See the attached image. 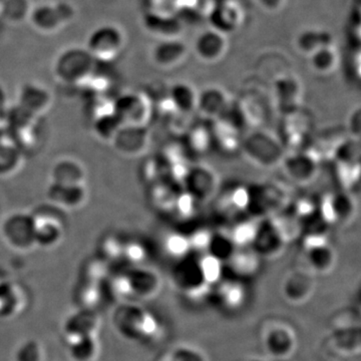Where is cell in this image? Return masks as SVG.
<instances>
[{"mask_svg":"<svg viewBox=\"0 0 361 361\" xmlns=\"http://www.w3.org/2000/svg\"><path fill=\"white\" fill-rule=\"evenodd\" d=\"M97 68V59L84 47H70L54 63V75L71 87H87Z\"/></svg>","mask_w":361,"mask_h":361,"instance_id":"6da1fadb","label":"cell"},{"mask_svg":"<svg viewBox=\"0 0 361 361\" xmlns=\"http://www.w3.org/2000/svg\"><path fill=\"white\" fill-rule=\"evenodd\" d=\"M58 207L44 205L32 212L35 226L37 247L54 248L63 241L66 233V219Z\"/></svg>","mask_w":361,"mask_h":361,"instance_id":"7a4b0ae2","label":"cell"},{"mask_svg":"<svg viewBox=\"0 0 361 361\" xmlns=\"http://www.w3.org/2000/svg\"><path fill=\"white\" fill-rule=\"evenodd\" d=\"M114 114L121 126L147 127L153 114V103L145 92H128L114 101Z\"/></svg>","mask_w":361,"mask_h":361,"instance_id":"3957f363","label":"cell"},{"mask_svg":"<svg viewBox=\"0 0 361 361\" xmlns=\"http://www.w3.org/2000/svg\"><path fill=\"white\" fill-rule=\"evenodd\" d=\"M0 231L4 241L14 250L27 252L37 247L35 219L32 213L18 211L6 216Z\"/></svg>","mask_w":361,"mask_h":361,"instance_id":"277c9868","label":"cell"},{"mask_svg":"<svg viewBox=\"0 0 361 361\" xmlns=\"http://www.w3.org/2000/svg\"><path fill=\"white\" fill-rule=\"evenodd\" d=\"M125 45V35L118 26L104 25L96 28L87 40V51L97 63H111L118 58Z\"/></svg>","mask_w":361,"mask_h":361,"instance_id":"5b68a950","label":"cell"},{"mask_svg":"<svg viewBox=\"0 0 361 361\" xmlns=\"http://www.w3.org/2000/svg\"><path fill=\"white\" fill-rule=\"evenodd\" d=\"M244 154L254 163L264 167L277 165L282 160V145L267 133L248 135L243 142Z\"/></svg>","mask_w":361,"mask_h":361,"instance_id":"8992f818","label":"cell"},{"mask_svg":"<svg viewBox=\"0 0 361 361\" xmlns=\"http://www.w3.org/2000/svg\"><path fill=\"white\" fill-rule=\"evenodd\" d=\"M30 18L39 32L51 33L73 20V8L68 4H44L32 9Z\"/></svg>","mask_w":361,"mask_h":361,"instance_id":"52a82bcc","label":"cell"},{"mask_svg":"<svg viewBox=\"0 0 361 361\" xmlns=\"http://www.w3.org/2000/svg\"><path fill=\"white\" fill-rule=\"evenodd\" d=\"M149 135L147 127H127L121 126L111 146L118 154L123 156L135 157L141 155L148 149Z\"/></svg>","mask_w":361,"mask_h":361,"instance_id":"ba28073f","label":"cell"},{"mask_svg":"<svg viewBox=\"0 0 361 361\" xmlns=\"http://www.w3.org/2000/svg\"><path fill=\"white\" fill-rule=\"evenodd\" d=\"M52 102L49 90L37 82H26L18 92V106L37 118L49 113Z\"/></svg>","mask_w":361,"mask_h":361,"instance_id":"9c48e42d","label":"cell"},{"mask_svg":"<svg viewBox=\"0 0 361 361\" xmlns=\"http://www.w3.org/2000/svg\"><path fill=\"white\" fill-rule=\"evenodd\" d=\"M49 203L63 211H75L82 208L89 199L87 185L66 186L51 183L47 189Z\"/></svg>","mask_w":361,"mask_h":361,"instance_id":"30bf717a","label":"cell"},{"mask_svg":"<svg viewBox=\"0 0 361 361\" xmlns=\"http://www.w3.org/2000/svg\"><path fill=\"white\" fill-rule=\"evenodd\" d=\"M87 173L82 161L73 158L56 161L51 170V183L66 186L87 185Z\"/></svg>","mask_w":361,"mask_h":361,"instance_id":"8fae6325","label":"cell"},{"mask_svg":"<svg viewBox=\"0 0 361 361\" xmlns=\"http://www.w3.org/2000/svg\"><path fill=\"white\" fill-rule=\"evenodd\" d=\"M226 49V35L213 28L202 32L195 42V51L197 56L207 63L219 61L224 56Z\"/></svg>","mask_w":361,"mask_h":361,"instance_id":"7c38bea8","label":"cell"},{"mask_svg":"<svg viewBox=\"0 0 361 361\" xmlns=\"http://www.w3.org/2000/svg\"><path fill=\"white\" fill-rule=\"evenodd\" d=\"M241 18L239 7L228 0L216 4L209 11V20L212 25L211 28L225 35L238 27Z\"/></svg>","mask_w":361,"mask_h":361,"instance_id":"4fadbf2b","label":"cell"},{"mask_svg":"<svg viewBox=\"0 0 361 361\" xmlns=\"http://www.w3.org/2000/svg\"><path fill=\"white\" fill-rule=\"evenodd\" d=\"M25 165V152L11 141L8 135L0 137V178L18 174Z\"/></svg>","mask_w":361,"mask_h":361,"instance_id":"5bb4252c","label":"cell"},{"mask_svg":"<svg viewBox=\"0 0 361 361\" xmlns=\"http://www.w3.org/2000/svg\"><path fill=\"white\" fill-rule=\"evenodd\" d=\"M187 54V47L178 37L161 39L154 47L152 58L161 68H172L182 63Z\"/></svg>","mask_w":361,"mask_h":361,"instance_id":"9a60e30c","label":"cell"},{"mask_svg":"<svg viewBox=\"0 0 361 361\" xmlns=\"http://www.w3.org/2000/svg\"><path fill=\"white\" fill-rule=\"evenodd\" d=\"M230 102L225 90L216 87H206L198 92L197 110L207 118H218L224 113Z\"/></svg>","mask_w":361,"mask_h":361,"instance_id":"2e32d148","label":"cell"},{"mask_svg":"<svg viewBox=\"0 0 361 361\" xmlns=\"http://www.w3.org/2000/svg\"><path fill=\"white\" fill-rule=\"evenodd\" d=\"M189 194L194 198L210 197L217 187V178L209 168L198 167L189 170L186 178Z\"/></svg>","mask_w":361,"mask_h":361,"instance_id":"e0dca14e","label":"cell"},{"mask_svg":"<svg viewBox=\"0 0 361 361\" xmlns=\"http://www.w3.org/2000/svg\"><path fill=\"white\" fill-rule=\"evenodd\" d=\"M147 30L164 39L177 37L182 30L179 14H145Z\"/></svg>","mask_w":361,"mask_h":361,"instance_id":"ac0fdd59","label":"cell"},{"mask_svg":"<svg viewBox=\"0 0 361 361\" xmlns=\"http://www.w3.org/2000/svg\"><path fill=\"white\" fill-rule=\"evenodd\" d=\"M274 94L278 106L283 110H296L300 104V84L298 80L290 75L278 78L274 84Z\"/></svg>","mask_w":361,"mask_h":361,"instance_id":"d6986e66","label":"cell"},{"mask_svg":"<svg viewBox=\"0 0 361 361\" xmlns=\"http://www.w3.org/2000/svg\"><path fill=\"white\" fill-rule=\"evenodd\" d=\"M285 169L292 179L308 182L317 171V158L313 153L296 154L285 161Z\"/></svg>","mask_w":361,"mask_h":361,"instance_id":"ffe728a7","label":"cell"},{"mask_svg":"<svg viewBox=\"0 0 361 361\" xmlns=\"http://www.w3.org/2000/svg\"><path fill=\"white\" fill-rule=\"evenodd\" d=\"M169 97L174 103L178 113L185 115L197 110L198 92L187 82H177L171 87L169 89Z\"/></svg>","mask_w":361,"mask_h":361,"instance_id":"44dd1931","label":"cell"},{"mask_svg":"<svg viewBox=\"0 0 361 361\" xmlns=\"http://www.w3.org/2000/svg\"><path fill=\"white\" fill-rule=\"evenodd\" d=\"M296 44L299 51L310 56L312 52L322 47L334 45V39L329 32L312 28L301 32L297 37Z\"/></svg>","mask_w":361,"mask_h":361,"instance_id":"7402d4cb","label":"cell"},{"mask_svg":"<svg viewBox=\"0 0 361 361\" xmlns=\"http://www.w3.org/2000/svg\"><path fill=\"white\" fill-rule=\"evenodd\" d=\"M310 66L318 73H329L336 68L338 56L334 45L322 47L310 56Z\"/></svg>","mask_w":361,"mask_h":361,"instance_id":"603a6c76","label":"cell"},{"mask_svg":"<svg viewBox=\"0 0 361 361\" xmlns=\"http://www.w3.org/2000/svg\"><path fill=\"white\" fill-rule=\"evenodd\" d=\"M32 9L28 0H2L0 16L11 23H20L30 16Z\"/></svg>","mask_w":361,"mask_h":361,"instance_id":"cb8c5ba5","label":"cell"},{"mask_svg":"<svg viewBox=\"0 0 361 361\" xmlns=\"http://www.w3.org/2000/svg\"><path fill=\"white\" fill-rule=\"evenodd\" d=\"M92 127H94V134L99 140L111 144L116 133L120 130L121 123L114 111H111L92 121Z\"/></svg>","mask_w":361,"mask_h":361,"instance_id":"d4e9b609","label":"cell"},{"mask_svg":"<svg viewBox=\"0 0 361 361\" xmlns=\"http://www.w3.org/2000/svg\"><path fill=\"white\" fill-rule=\"evenodd\" d=\"M146 13L178 14L180 0H142Z\"/></svg>","mask_w":361,"mask_h":361,"instance_id":"484cf974","label":"cell"},{"mask_svg":"<svg viewBox=\"0 0 361 361\" xmlns=\"http://www.w3.org/2000/svg\"><path fill=\"white\" fill-rule=\"evenodd\" d=\"M258 227V225L252 222H244L237 226L231 235L233 243L243 246L254 242L257 235Z\"/></svg>","mask_w":361,"mask_h":361,"instance_id":"4316f807","label":"cell"},{"mask_svg":"<svg viewBox=\"0 0 361 361\" xmlns=\"http://www.w3.org/2000/svg\"><path fill=\"white\" fill-rule=\"evenodd\" d=\"M202 274L206 281L215 282L221 275V263L219 258L216 256H206L200 265Z\"/></svg>","mask_w":361,"mask_h":361,"instance_id":"83f0119b","label":"cell"},{"mask_svg":"<svg viewBox=\"0 0 361 361\" xmlns=\"http://www.w3.org/2000/svg\"><path fill=\"white\" fill-rule=\"evenodd\" d=\"M211 137L205 128H195L190 135V145L197 152H204L210 146Z\"/></svg>","mask_w":361,"mask_h":361,"instance_id":"f1b7e54d","label":"cell"},{"mask_svg":"<svg viewBox=\"0 0 361 361\" xmlns=\"http://www.w3.org/2000/svg\"><path fill=\"white\" fill-rule=\"evenodd\" d=\"M190 248L189 240L182 235H172L167 240V250L177 257L184 256Z\"/></svg>","mask_w":361,"mask_h":361,"instance_id":"f546056e","label":"cell"},{"mask_svg":"<svg viewBox=\"0 0 361 361\" xmlns=\"http://www.w3.org/2000/svg\"><path fill=\"white\" fill-rule=\"evenodd\" d=\"M232 264L239 272H250L256 266V258L248 252H240L232 257Z\"/></svg>","mask_w":361,"mask_h":361,"instance_id":"4dcf8cb0","label":"cell"},{"mask_svg":"<svg viewBox=\"0 0 361 361\" xmlns=\"http://www.w3.org/2000/svg\"><path fill=\"white\" fill-rule=\"evenodd\" d=\"M101 292L97 289V285H87L80 293V303L85 306H96L101 301Z\"/></svg>","mask_w":361,"mask_h":361,"instance_id":"1f68e13d","label":"cell"},{"mask_svg":"<svg viewBox=\"0 0 361 361\" xmlns=\"http://www.w3.org/2000/svg\"><path fill=\"white\" fill-rule=\"evenodd\" d=\"M189 240L190 247L196 249V250H203V249L209 248L210 246L211 236L210 233L205 231V230H199V231L193 233Z\"/></svg>","mask_w":361,"mask_h":361,"instance_id":"d6a6232c","label":"cell"},{"mask_svg":"<svg viewBox=\"0 0 361 361\" xmlns=\"http://www.w3.org/2000/svg\"><path fill=\"white\" fill-rule=\"evenodd\" d=\"M230 201L234 208L238 209V210H243L250 204V194L247 191L245 188H238V189L234 190L232 192L231 196H230Z\"/></svg>","mask_w":361,"mask_h":361,"instance_id":"836d02e7","label":"cell"},{"mask_svg":"<svg viewBox=\"0 0 361 361\" xmlns=\"http://www.w3.org/2000/svg\"><path fill=\"white\" fill-rule=\"evenodd\" d=\"M322 217L327 223H334L337 221L336 211H334V202L332 196L325 198L322 203Z\"/></svg>","mask_w":361,"mask_h":361,"instance_id":"e575fe53","label":"cell"},{"mask_svg":"<svg viewBox=\"0 0 361 361\" xmlns=\"http://www.w3.org/2000/svg\"><path fill=\"white\" fill-rule=\"evenodd\" d=\"M194 200L195 198L192 195L189 193L184 194L178 198L177 202H176V205H177L178 210H179L183 215H188V214L192 213V211H193Z\"/></svg>","mask_w":361,"mask_h":361,"instance_id":"d590c367","label":"cell"},{"mask_svg":"<svg viewBox=\"0 0 361 361\" xmlns=\"http://www.w3.org/2000/svg\"><path fill=\"white\" fill-rule=\"evenodd\" d=\"M125 251L128 258L134 261V262H139L145 257L144 249L141 246L137 245V244H130L125 249Z\"/></svg>","mask_w":361,"mask_h":361,"instance_id":"8d00e7d4","label":"cell"},{"mask_svg":"<svg viewBox=\"0 0 361 361\" xmlns=\"http://www.w3.org/2000/svg\"><path fill=\"white\" fill-rule=\"evenodd\" d=\"M314 210V206L308 200H301L298 202L296 207L297 216H310Z\"/></svg>","mask_w":361,"mask_h":361,"instance_id":"74e56055","label":"cell"},{"mask_svg":"<svg viewBox=\"0 0 361 361\" xmlns=\"http://www.w3.org/2000/svg\"><path fill=\"white\" fill-rule=\"evenodd\" d=\"M226 291V299L230 304H237L241 300L242 293L241 290L237 287H230Z\"/></svg>","mask_w":361,"mask_h":361,"instance_id":"f35d334b","label":"cell"},{"mask_svg":"<svg viewBox=\"0 0 361 361\" xmlns=\"http://www.w3.org/2000/svg\"><path fill=\"white\" fill-rule=\"evenodd\" d=\"M258 1L265 9L276 11L283 6L285 0H258Z\"/></svg>","mask_w":361,"mask_h":361,"instance_id":"ab89813d","label":"cell"},{"mask_svg":"<svg viewBox=\"0 0 361 361\" xmlns=\"http://www.w3.org/2000/svg\"><path fill=\"white\" fill-rule=\"evenodd\" d=\"M7 94L6 90L2 85H0V114L2 116H6L7 111Z\"/></svg>","mask_w":361,"mask_h":361,"instance_id":"60d3db41","label":"cell"},{"mask_svg":"<svg viewBox=\"0 0 361 361\" xmlns=\"http://www.w3.org/2000/svg\"><path fill=\"white\" fill-rule=\"evenodd\" d=\"M4 116H2L1 114H0V126L4 125Z\"/></svg>","mask_w":361,"mask_h":361,"instance_id":"b9f144b4","label":"cell"},{"mask_svg":"<svg viewBox=\"0 0 361 361\" xmlns=\"http://www.w3.org/2000/svg\"><path fill=\"white\" fill-rule=\"evenodd\" d=\"M4 284L6 283H4V279H2L1 275H0V288H1V287L4 286Z\"/></svg>","mask_w":361,"mask_h":361,"instance_id":"7bdbcfd3","label":"cell"}]
</instances>
